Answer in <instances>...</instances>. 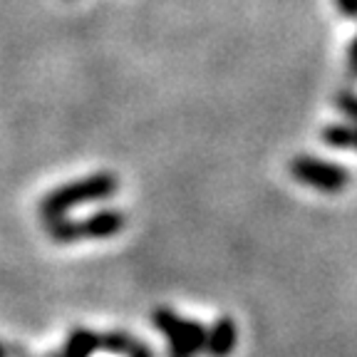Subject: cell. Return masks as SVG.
Returning <instances> with one entry per match:
<instances>
[{
    "label": "cell",
    "mask_w": 357,
    "mask_h": 357,
    "mask_svg": "<svg viewBox=\"0 0 357 357\" xmlns=\"http://www.w3.org/2000/svg\"><path fill=\"white\" fill-rule=\"evenodd\" d=\"M95 350H100V335L92 333V330L75 328L70 333V337H67L65 350L60 355H50V357H92Z\"/></svg>",
    "instance_id": "6"
},
{
    "label": "cell",
    "mask_w": 357,
    "mask_h": 357,
    "mask_svg": "<svg viewBox=\"0 0 357 357\" xmlns=\"http://www.w3.org/2000/svg\"><path fill=\"white\" fill-rule=\"evenodd\" d=\"M323 139L328 146H337V149H350L355 146V129L347 124H333L323 132Z\"/></svg>",
    "instance_id": "8"
},
{
    "label": "cell",
    "mask_w": 357,
    "mask_h": 357,
    "mask_svg": "<svg viewBox=\"0 0 357 357\" xmlns=\"http://www.w3.org/2000/svg\"><path fill=\"white\" fill-rule=\"evenodd\" d=\"M156 330H162L169 340V357H191L206 345V328L196 320L178 318L169 307H159L151 315Z\"/></svg>",
    "instance_id": "3"
},
{
    "label": "cell",
    "mask_w": 357,
    "mask_h": 357,
    "mask_svg": "<svg viewBox=\"0 0 357 357\" xmlns=\"http://www.w3.org/2000/svg\"><path fill=\"white\" fill-rule=\"evenodd\" d=\"M127 226V213L117 211V208H100L92 216L87 218H50L45 221V231L55 243L67 245V243H77L84 238H109V236H117Z\"/></svg>",
    "instance_id": "2"
},
{
    "label": "cell",
    "mask_w": 357,
    "mask_h": 357,
    "mask_svg": "<svg viewBox=\"0 0 357 357\" xmlns=\"http://www.w3.org/2000/svg\"><path fill=\"white\" fill-rule=\"evenodd\" d=\"M236 337H238V330H236L234 318L221 315L206 330V345H204V350H206L208 357H229L236 347Z\"/></svg>",
    "instance_id": "5"
},
{
    "label": "cell",
    "mask_w": 357,
    "mask_h": 357,
    "mask_svg": "<svg viewBox=\"0 0 357 357\" xmlns=\"http://www.w3.org/2000/svg\"><path fill=\"white\" fill-rule=\"evenodd\" d=\"M350 62L357 67V38L352 40V45H350Z\"/></svg>",
    "instance_id": "10"
},
{
    "label": "cell",
    "mask_w": 357,
    "mask_h": 357,
    "mask_svg": "<svg viewBox=\"0 0 357 357\" xmlns=\"http://www.w3.org/2000/svg\"><path fill=\"white\" fill-rule=\"evenodd\" d=\"M0 357H8V347H6V342H0Z\"/></svg>",
    "instance_id": "11"
},
{
    "label": "cell",
    "mask_w": 357,
    "mask_h": 357,
    "mask_svg": "<svg viewBox=\"0 0 357 357\" xmlns=\"http://www.w3.org/2000/svg\"><path fill=\"white\" fill-rule=\"evenodd\" d=\"M335 6L345 17H357V0H335Z\"/></svg>",
    "instance_id": "9"
},
{
    "label": "cell",
    "mask_w": 357,
    "mask_h": 357,
    "mask_svg": "<svg viewBox=\"0 0 357 357\" xmlns=\"http://www.w3.org/2000/svg\"><path fill=\"white\" fill-rule=\"evenodd\" d=\"M117 189H119V181L114 174H109V172L92 174V176L77 178V181H70V184L50 191V194L43 199L38 211L45 221H50V218L65 216L70 208H77V206H82V204L109 199V196H114Z\"/></svg>",
    "instance_id": "1"
},
{
    "label": "cell",
    "mask_w": 357,
    "mask_h": 357,
    "mask_svg": "<svg viewBox=\"0 0 357 357\" xmlns=\"http://www.w3.org/2000/svg\"><path fill=\"white\" fill-rule=\"evenodd\" d=\"M290 174L298 184H305L310 189L325 191V194H337L350 184V172L340 164H330L315 156H293L290 159Z\"/></svg>",
    "instance_id": "4"
},
{
    "label": "cell",
    "mask_w": 357,
    "mask_h": 357,
    "mask_svg": "<svg viewBox=\"0 0 357 357\" xmlns=\"http://www.w3.org/2000/svg\"><path fill=\"white\" fill-rule=\"evenodd\" d=\"M137 345L129 333H107V335H100V347L112 355H122V357H129L132 347Z\"/></svg>",
    "instance_id": "7"
},
{
    "label": "cell",
    "mask_w": 357,
    "mask_h": 357,
    "mask_svg": "<svg viewBox=\"0 0 357 357\" xmlns=\"http://www.w3.org/2000/svg\"><path fill=\"white\" fill-rule=\"evenodd\" d=\"M352 129H355V149H357V119H355V127Z\"/></svg>",
    "instance_id": "12"
}]
</instances>
